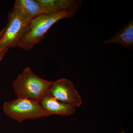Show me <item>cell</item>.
<instances>
[{
	"label": "cell",
	"instance_id": "6da1fadb",
	"mask_svg": "<svg viewBox=\"0 0 133 133\" xmlns=\"http://www.w3.org/2000/svg\"><path fill=\"white\" fill-rule=\"evenodd\" d=\"M77 10L61 12L56 14H42L30 21L16 47L28 50L39 43L52 25L59 20L72 18Z\"/></svg>",
	"mask_w": 133,
	"mask_h": 133
},
{
	"label": "cell",
	"instance_id": "7a4b0ae2",
	"mask_svg": "<svg viewBox=\"0 0 133 133\" xmlns=\"http://www.w3.org/2000/svg\"><path fill=\"white\" fill-rule=\"evenodd\" d=\"M52 83L38 77L28 67L14 81L13 88L17 98L26 99L39 103Z\"/></svg>",
	"mask_w": 133,
	"mask_h": 133
},
{
	"label": "cell",
	"instance_id": "3957f363",
	"mask_svg": "<svg viewBox=\"0 0 133 133\" xmlns=\"http://www.w3.org/2000/svg\"><path fill=\"white\" fill-rule=\"evenodd\" d=\"M3 110L7 116L19 123L49 116L39 103L26 99L17 98L4 103Z\"/></svg>",
	"mask_w": 133,
	"mask_h": 133
},
{
	"label": "cell",
	"instance_id": "277c9868",
	"mask_svg": "<svg viewBox=\"0 0 133 133\" xmlns=\"http://www.w3.org/2000/svg\"><path fill=\"white\" fill-rule=\"evenodd\" d=\"M30 21L12 8L9 14L8 22L0 39V52L16 47Z\"/></svg>",
	"mask_w": 133,
	"mask_h": 133
},
{
	"label": "cell",
	"instance_id": "5b68a950",
	"mask_svg": "<svg viewBox=\"0 0 133 133\" xmlns=\"http://www.w3.org/2000/svg\"><path fill=\"white\" fill-rule=\"evenodd\" d=\"M48 92L58 100L75 108L82 105L81 95L67 79L60 78L52 82Z\"/></svg>",
	"mask_w": 133,
	"mask_h": 133
},
{
	"label": "cell",
	"instance_id": "8992f818",
	"mask_svg": "<svg viewBox=\"0 0 133 133\" xmlns=\"http://www.w3.org/2000/svg\"><path fill=\"white\" fill-rule=\"evenodd\" d=\"M39 104L49 115H56L67 116L73 114L75 108L58 100L48 92L43 96Z\"/></svg>",
	"mask_w": 133,
	"mask_h": 133
},
{
	"label": "cell",
	"instance_id": "52a82bcc",
	"mask_svg": "<svg viewBox=\"0 0 133 133\" xmlns=\"http://www.w3.org/2000/svg\"><path fill=\"white\" fill-rule=\"evenodd\" d=\"M42 7L46 14H56L81 8L83 1L81 0H37Z\"/></svg>",
	"mask_w": 133,
	"mask_h": 133
},
{
	"label": "cell",
	"instance_id": "ba28073f",
	"mask_svg": "<svg viewBox=\"0 0 133 133\" xmlns=\"http://www.w3.org/2000/svg\"><path fill=\"white\" fill-rule=\"evenodd\" d=\"M105 44H115L124 48L133 49V21H130L119 29L108 40L103 42Z\"/></svg>",
	"mask_w": 133,
	"mask_h": 133
},
{
	"label": "cell",
	"instance_id": "9c48e42d",
	"mask_svg": "<svg viewBox=\"0 0 133 133\" xmlns=\"http://www.w3.org/2000/svg\"><path fill=\"white\" fill-rule=\"evenodd\" d=\"M13 8L30 21L39 15L45 14L42 7L37 0H16Z\"/></svg>",
	"mask_w": 133,
	"mask_h": 133
},
{
	"label": "cell",
	"instance_id": "30bf717a",
	"mask_svg": "<svg viewBox=\"0 0 133 133\" xmlns=\"http://www.w3.org/2000/svg\"><path fill=\"white\" fill-rule=\"evenodd\" d=\"M9 49H6L2 51L1 52H0V62L2 60L5 54L8 51Z\"/></svg>",
	"mask_w": 133,
	"mask_h": 133
},
{
	"label": "cell",
	"instance_id": "8fae6325",
	"mask_svg": "<svg viewBox=\"0 0 133 133\" xmlns=\"http://www.w3.org/2000/svg\"><path fill=\"white\" fill-rule=\"evenodd\" d=\"M5 29H6V26L0 31V39L2 37V36L3 35V33H4Z\"/></svg>",
	"mask_w": 133,
	"mask_h": 133
},
{
	"label": "cell",
	"instance_id": "7c38bea8",
	"mask_svg": "<svg viewBox=\"0 0 133 133\" xmlns=\"http://www.w3.org/2000/svg\"><path fill=\"white\" fill-rule=\"evenodd\" d=\"M116 133H125V132H120Z\"/></svg>",
	"mask_w": 133,
	"mask_h": 133
}]
</instances>
